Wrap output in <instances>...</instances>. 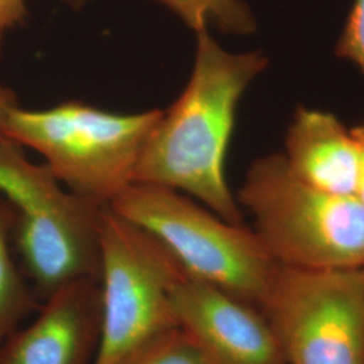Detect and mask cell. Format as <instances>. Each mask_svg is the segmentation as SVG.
<instances>
[{"label": "cell", "instance_id": "obj_1", "mask_svg": "<svg viewBox=\"0 0 364 364\" xmlns=\"http://www.w3.org/2000/svg\"><path fill=\"white\" fill-rule=\"evenodd\" d=\"M195 65L180 97L162 112L134 182L178 191L224 220L243 224L225 176V159L240 99L269 65L263 53H231L196 33Z\"/></svg>", "mask_w": 364, "mask_h": 364}, {"label": "cell", "instance_id": "obj_2", "mask_svg": "<svg viewBox=\"0 0 364 364\" xmlns=\"http://www.w3.org/2000/svg\"><path fill=\"white\" fill-rule=\"evenodd\" d=\"M162 112L117 114L75 100L38 111L15 105L4 115L1 135L45 156L70 192L109 205L134 183Z\"/></svg>", "mask_w": 364, "mask_h": 364}, {"label": "cell", "instance_id": "obj_3", "mask_svg": "<svg viewBox=\"0 0 364 364\" xmlns=\"http://www.w3.org/2000/svg\"><path fill=\"white\" fill-rule=\"evenodd\" d=\"M236 200L278 264L363 269V203L301 181L282 153L252 162Z\"/></svg>", "mask_w": 364, "mask_h": 364}, {"label": "cell", "instance_id": "obj_4", "mask_svg": "<svg viewBox=\"0 0 364 364\" xmlns=\"http://www.w3.org/2000/svg\"><path fill=\"white\" fill-rule=\"evenodd\" d=\"M0 193L13 205L14 245L34 291L46 299L78 279H100V219L105 205L70 192L52 169L0 139Z\"/></svg>", "mask_w": 364, "mask_h": 364}, {"label": "cell", "instance_id": "obj_5", "mask_svg": "<svg viewBox=\"0 0 364 364\" xmlns=\"http://www.w3.org/2000/svg\"><path fill=\"white\" fill-rule=\"evenodd\" d=\"M158 239L191 277L262 308L278 263L259 236L178 191L134 182L108 205Z\"/></svg>", "mask_w": 364, "mask_h": 364}, {"label": "cell", "instance_id": "obj_6", "mask_svg": "<svg viewBox=\"0 0 364 364\" xmlns=\"http://www.w3.org/2000/svg\"><path fill=\"white\" fill-rule=\"evenodd\" d=\"M181 272L158 239L105 205L100 219L102 336L93 364H127L180 328L171 289Z\"/></svg>", "mask_w": 364, "mask_h": 364}, {"label": "cell", "instance_id": "obj_7", "mask_svg": "<svg viewBox=\"0 0 364 364\" xmlns=\"http://www.w3.org/2000/svg\"><path fill=\"white\" fill-rule=\"evenodd\" d=\"M260 309L287 364H364V267L278 264Z\"/></svg>", "mask_w": 364, "mask_h": 364}, {"label": "cell", "instance_id": "obj_8", "mask_svg": "<svg viewBox=\"0 0 364 364\" xmlns=\"http://www.w3.org/2000/svg\"><path fill=\"white\" fill-rule=\"evenodd\" d=\"M178 326L212 364H287L262 309L182 270L171 289Z\"/></svg>", "mask_w": 364, "mask_h": 364}, {"label": "cell", "instance_id": "obj_9", "mask_svg": "<svg viewBox=\"0 0 364 364\" xmlns=\"http://www.w3.org/2000/svg\"><path fill=\"white\" fill-rule=\"evenodd\" d=\"M102 336L97 279H78L50 293L38 316L0 346V364H93Z\"/></svg>", "mask_w": 364, "mask_h": 364}, {"label": "cell", "instance_id": "obj_10", "mask_svg": "<svg viewBox=\"0 0 364 364\" xmlns=\"http://www.w3.org/2000/svg\"><path fill=\"white\" fill-rule=\"evenodd\" d=\"M282 154L301 181L329 193L356 197L358 146L351 129L333 114L299 107L289 124Z\"/></svg>", "mask_w": 364, "mask_h": 364}, {"label": "cell", "instance_id": "obj_11", "mask_svg": "<svg viewBox=\"0 0 364 364\" xmlns=\"http://www.w3.org/2000/svg\"><path fill=\"white\" fill-rule=\"evenodd\" d=\"M16 215L0 193V346L19 328L34 309H38L34 290L27 285L13 255Z\"/></svg>", "mask_w": 364, "mask_h": 364}, {"label": "cell", "instance_id": "obj_12", "mask_svg": "<svg viewBox=\"0 0 364 364\" xmlns=\"http://www.w3.org/2000/svg\"><path fill=\"white\" fill-rule=\"evenodd\" d=\"M80 6L87 0H66ZM168 7L195 33L208 30L213 25L221 33L248 36L257 30V21L247 4L242 0H154Z\"/></svg>", "mask_w": 364, "mask_h": 364}, {"label": "cell", "instance_id": "obj_13", "mask_svg": "<svg viewBox=\"0 0 364 364\" xmlns=\"http://www.w3.org/2000/svg\"><path fill=\"white\" fill-rule=\"evenodd\" d=\"M127 364H212L181 328L161 338Z\"/></svg>", "mask_w": 364, "mask_h": 364}, {"label": "cell", "instance_id": "obj_14", "mask_svg": "<svg viewBox=\"0 0 364 364\" xmlns=\"http://www.w3.org/2000/svg\"><path fill=\"white\" fill-rule=\"evenodd\" d=\"M335 52L356 66L364 78V0H353Z\"/></svg>", "mask_w": 364, "mask_h": 364}, {"label": "cell", "instance_id": "obj_15", "mask_svg": "<svg viewBox=\"0 0 364 364\" xmlns=\"http://www.w3.org/2000/svg\"><path fill=\"white\" fill-rule=\"evenodd\" d=\"M27 15L25 0H0V57L6 33L22 23Z\"/></svg>", "mask_w": 364, "mask_h": 364}, {"label": "cell", "instance_id": "obj_16", "mask_svg": "<svg viewBox=\"0 0 364 364\" xmlns=\"http://www.w3.org/2000/svg\"><path fill=\"white\" fill-rule=\"evenodd\" d=\"M351 132L358 146V156H359V177H358L356 197L364 204V122L352 127Z\"/></svg>", "mask_w": 364, "mask_h": 364}, {"label": "cell", "instance_id": "obj_17", "mask_svg": "<svg viewBox=\"0 0 364 364\" xmlns=\"http://www.w3.org/2000/svg\"><path fill=\"white\" fill-rule=\"evenodd\" d=\"M15 105H16L15 93L0 85V139L3 138V135H1V123H3L4 115H6L7 109Z\"/></svg>", "mask_w": 364, "mask_h": 364}]
</instances>
